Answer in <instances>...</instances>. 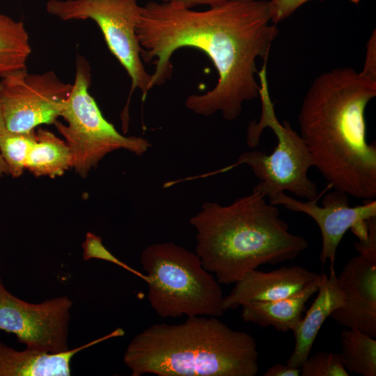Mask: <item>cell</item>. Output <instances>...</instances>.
I'll return each mask as SVG.
<instances>
[{"instance_id": "cell-1", "label": "cell", "mask_w": 376, "mask_h": 376, "mask_svg": "<svg viewBox=\"0 0 376 376\" xmlns=\"http://www.w3.org/2000/svg\"><path fill=\"white\" fill-rule=\"evenodd\" d=\"M136 33L142 61L155 66L151 88L171 79L177 49L205 54L217 71V84L204 94L188 96L185 107L205 116L220 111L230 121L244 102L259 97L256 60H268L279 30L271 22L266 0H227L203 11L149 1L141 6Z\"/></svg>"}, {"instance_id": "cell-2", "label": "cell", "mask_w": 376, "mask_h": 376, "mask_svg": "<svg viewBox=\"0 0 376 376\" xmlns=\"http://www.w3.org/2000/svg\"><path fill=\"white\" fill-rule=\"evenodd\" d=\"M375 96V79L335 68L313 81L298 116L299 134L328 185L364 201L376 198V143L366 140L365 119Z\"/></svg>"}, {"instance_id": "cell-3", "label": "cell", "mask_w": 376, "mask_h": 376, "mask_svg": "<svg viewBox=\"0 0 376 376\" xmlns=\"http://www.w3.org/2000/svg\"><path fill=\"white\" fill-rule=\"evenodd\" d=\"M265 198L252 191L228 205L205 202L189 219L196 230L195 252L220 284L234 283L262 265L293 260L308 246Z\"/></svg>"}, {"instance_id": "cell-4", "label": "cell", "mask_w": 376, "mask_h": 376, "mask_svg": "<svg viewBox=\"0 0 376 376\" xmlns=\"http://www.w3.org/2000/svg\"><path fill=\"white\" fill-rule=\"evenodd\" d=\"M258 357L252 335L200 315L150 326L132 339L123 361L132 376H255Z\"/></svg>"}, {"instance_id": "cell-5", "label": "cell", "mask_w": 376, "mask_h": 376, "mask_svg": "<svg viewBox=\"0 0 376 376\" xmlns=\"http://www.w3.org/2000/svg\"><path fill=\"white\" fill-rule=\"evenodd\" d=\"M148 299L161 318L223 315V292L196 252L173 242L149 245L141 253Z\"/></svg>"}, {"instance_id": "cell-6", "label": "cell", "mask_w": 376, "mask_h": 376, "mask_svg": "<svg viewBox=\"0 0 376 376\" xmlns=\"http://www.w3.org/2000/svg\"><path fill=\"white\" fill-rule=\"evenodd\" d=\"M267 63L264 61L258 72L261 114L258 122H249L246 144L251 149L256 148L263 130L268 127L275 134L277 145L271 154L259 150L245 152L229 168L248 165L260 180L253 191L264 197L275 191H288L298 197L312 200L318 196V189L308 178V171L315 162L300 134L287 120L280 122L276 117L269 91Z\"/></svg>"}, {"instance_id": "cell-7", "label": "cell", "mask_w": 376, "mask_h": 376, "mask_svg": "<svg viewBox=\"0 0 376 376\" xmlns=\"http://www.w3.org/2000/svg\"><path fill=\"white\" fill-rule=\"evenodd\" d=\"M91 75L88 62L79 56L72 88L61 115L66 123H54L70 148L72 167L84 178L112 151L123 149L141 156L151 146L144 138L121 134L104 118L88 91Z\"/></svg>"}, {"instance_id": "cell-8", "label": "cell", "mask_w": 376, "mask_h": 376, "mask_svg": "<svg viewBox=\"0 0 376 376\" xmlns=\"http://www.w3.org/2000/svg\"><path fill=\"white\" fill-rule=\"evenodd\" d=\"M45 8L61 20L91 19L100 27L109 49L131 79L130 95L120 116L123 130L127 132L131 95L139 89L144 101L152 88L151 75L143 66L136 33L141 6L136 0H49Z\"/></svg>"}, {"instance_id": "cell-9", "label": "cell", "mask_w": 376, "mask_h": 376, "mask_svg": "<svg viewBox=\"0 0 376 376\" xmlns=\"http://www.w3.org/2000/svg\"><path fill=\"white\" fill-rule=\"evenodd\" d=\"M72 84L53 72L29 73L26 68L10 72L0 80V104L6 129L26 132L61 117Z\"/></svg>"}, {"instance_id": "cell-10", "label": "cell", "mask_w": 376, "mask_h": 376, "mask_svg": "<svg viewBox=\"0 0 376 376\" xmlns=\"http://www.w3.org/2000/svg\"><path fill=\"white\" fill-rule=\"evenodd\" d=\"M72 306L68 296L29 303L12 295L0 281V330L15 335L27 348L54 354L70 350Z\"/></svg>"}, {"instance_id": "cell-11", "label": "cell", "mask_w": 376, "mask_h": 376, "mask_svg": "<svg viewBox=\"0 0 376 376\" xmlns=\"http://www.w3.org/2000/svg\"><path fill=\"white\" fill-rule=\"evenodd\" d=\"M322 194L306 202L295 199L283 191L266 197L272 205H281L290 211L306 214L315 221L322 236L320 261L324 265L329 260V267H334L338 246L349 229L359 240L368 237L367 220L376 216V200H365L361 205L350 207L348 195L334 189L324 196L322 206H320L317 202Z\"/></svg>"}, {"instance_id": "cell-12", "label": "cell", "mask_w": 376, "mask_h": 376, "mask_svg": "<svg viewBox=\"0 0 376 376\" xmlns=\"http://www.w3.org/2000/svg\"><path fill=\"white\" fill-rule=\"evenodd\" d=\"M368 235L358 240L359 255L351 258L338 276L344 305L331 315L340 326L376 337V216L367 220Z\"/></svg>"}, {"instance_id": "cell-13", "label": "cell", "mask_w": 376, "mask_h": 376, "mask_svg": "<svg viewBox=\"0 0 376 376\" xmlns=\"http://www.w3.org/2000/svg\"><path fill=\"white\" fill-rule=\"evenodd\" d=\"M320 276L301 266H283L271 272L257 269L246 272L230 292L224 296V311L236 309L252 302H265L289 297Z\"/></svg>"}, {"instance_id": "cell-14", "label": "cell", "mask_w": 376, "mask_h": 376, "mask_svg": "<svg viewBox=\"0 0 376 376\" xmlns=\"http://www.w3.org/2000/svg\"><path fill=\"white\" fill-rule=\"evenodd\" d=\"M124 334L118 329L108 335L61 353H48L27 348L17 350L0 340V376H69L75 355L108 338Z\"/></svg>"}, {"instance_id": "cell-15", "label": "cell", "mask_w": 376, "mask_h": 376, "mask_svg": "<svg viewBox=\"0 0 376 376\" xmlns=\"http://www.w3.org/2000/svg\"><path fill=\"white\" fill-rule=\"evenodd\" d=\"M318 294L306 314L293 329L295 347L286 364L300 368L310 354L318 334L330 315L342 307L345 296L334 267H329V274L322 273Z\"/></svg>"}, {"instance_id": "cell-16", "label": "cell", "mask_w": 376, "mask_h": 376, "mask_svg": "<svg viewBox=\"0 0 376 376\" xmlns=\"http://www.w3.org/2000/svg\"><path fill=\"white\" fill-rule=\"evenodd\" d=\"M322 274L299 292L285 298L265 302H252L242 305V319L246 323L260 327H272L276 331H292L303 318L306 304L318 292Z\"/></svg>"}, {"instance_id": "cell-17", "label": "cell", "mask_w": 376, "mask_h": 376, "mask_svg": "<svg viewBox=\"0 0 376 376\" xmlns=\"http://www.w3.org/2000/svg\"><path fill=\"white\" fill-rule=\"evenodd\" d=\"M72 167V155L66 142L50 131L38 128L30 150L26 169L34 175L54 178Z\"/></svg>"}, {"instance_id": "cell-18", "label": "cell", "mask_w": 376, "mask_h": 376, "mask_svg": "<svg viewBox=\"0 0 376 376\" xmlns=\"http://www.w3.org/2000/svg\"><path fill=\"white\" fill-rule=\"evenodd\" d=\"M31 53L29 34L23 22L0 14V77L26 68Z\"/></svg>"}, {"instance_id": "cell-19", "label": "cell", "mask_w": 376, "mask_h": 376, "mask_svg": "<svg viewBox=\"0 0 376 376\" xmlns=\"http://www.w3.org/2000/svg\"><path fill=\"white\" fill-rule=\"evenodd\" d=\"M343 363L348 373L376 375V340L358 330L345 328L340 333Z\"/></svg>"}, {"instance_id": "cell-20", "label": "cell", "mask_w": 376, "mask_h": 376, "mask_svg": "<svg viewBox=\"0 0 376 376\" xmlns=\"http://www.w3.org/2000/svg\"><path fill=\"white\" fill-rule=\"evenodd\" d=\"M36 131L16 132L6 130L0 136V154L8 174L19 178L26 169L30 150L35 141Z\"/></svg>"}, {"instance_id": "cell-21", "label": "cell", "mask_w": 376, "mask_h": 376, "mask_svg": "<svg viewBox=\"0 0 376 376\" xmlns=\"http://www.w3.org/2000/svg\"><path fill=\"white\" fill-rule=\"evenodd\" d=\"M340 354L320 352L308 356L300 367L301 376H348Z\"/></svg>"}, {"instance_id": "cell-22", "label": "cell", "mask_w": 376, "mask_h": 376, "mask_svg": "<svg viewBox=\"0 0 376 376\" xmlns=\"http://www.w3.org/2000/svg\"><path fill=\"white\" fill-rule=\"evenodd\" d=\"M83 247L84 249V259L98 258L114 263L140 277L144 281H146V276L145 274L137 272L125 263H123L116 256H114L109 251H108L102 244V240L100 237L96 236L93 233H88Z\"/></svg>"}, {"instance_id": "cell-23", "label": "cell", "mask_w": 376, "mask_h": 376, "mask_svg": "<svg viewBox=\"0 0 376 376\" xmlns=\"http://www.w3.org/2000/svg\"><path fill=\"white\" fill-rule=\"evenodd\" d=\"M309 0L267 1L271 22L278 24L291 16L301 6ZM357 3L360 0H350Z\"/></svg>"}, {"instance_id": "cell-24", "label": "cell", "mask_w": 376, "mask_h": 376, "mask_svg": "<svg viewBox=\"0 0 376 376\" xmlns=\"http://www.w3.org/2000/svg\"><path fill=\"white\" fill-rule=\"evenodd\" d=\"M376 79V31L374 30L368 40L364 65L361 71Z\"/></svg>"}, {"instance_id": "cell-25", "label": "cell", "mask_w": 376, "mask_h": 376, "mask_svg": "<svg viewBox=\"0 0 376 376\" xmlns=\"http://www.w3.org/2000/svg\"><path fill=\"white\" fill-rule=\"evenodd\" d=\"M300 368H295L288 364L276 363L268 368L263 376H299Z\"/></svg>"}, {"instance_id": "cell-26", "label": "cell", "mask_w": 376, "mask_h": 376, "mask_svg": "<svg viewBox=\"0 0 376 376\" xmlns=\"http://www.w3.org/2000/svg\"><path fill=\"white\" fill-rule=\"evenodd\" d=\"M163 3L176 4L187 8H192L200 5H207L212 6L217 5L227 0H161Z\"/></svg>"}, {"instance_id": "cell-27", "label": "cell", "mask_w": 376, "mask_h": 376, "mask_svg": "<svg viewBox=\"0 0 376 376\" xmlns=\"http://www.w3.org/2000/svg\"><path fill=\"white\" fill-rule=\"evenodd\" d=\"M6 123L0 104V136L6 130ZM8 174V168L0 154V178Z\"/></svg>"}, {"instance_id": "cell-28", "label": "cell", "mask_w": 376, "mask_h": 376, "mask_svg": "<svg viewBox=\"0 0 376 376\" xmlns=\"http://www.w3.org/2000/svg\"><path fill=\"white\" fill-rule=\"evenodd\" d=\"M1 281V276H0V281Z\"/></svg>"}]
</instances>
